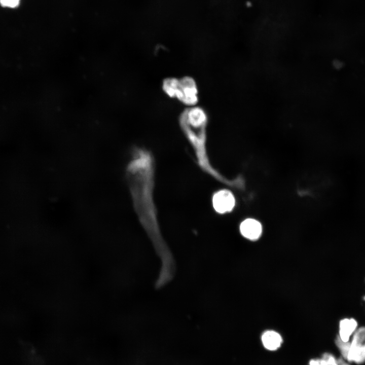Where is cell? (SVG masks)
Returning a JSON list of instances; mask_svg holds the SVG:
<instances>
[{"label": "cell", "mask_w": 365, "mask_h": 365, "mask_svg": "<svg viewBox=\"0 0 365 365\" xmlns=\"http://www.w3.org/2000/svg\"><path fill=\"white\" fill-rule=\"evenodd\" d=\"M212 203L216 211L224 213L232 210L235 204V200L230 191L223 190L214 195Z\"/></svg>", "instance_id": "3957f363"}, {"label": "cell", "mask_w": 365, "mask_h": 365, "mask_svg": "<svg viewBox=\"0 0 365 365\" xmlns=\"http://www.w3.org/2000/svg\"><path fill=\"white\" fill-rule=\"evenodd\" d=\"M365 341V326L359 328L354 334L350 343L352 346H359L364 344Z\"/></svg>", "instance_id": "ba28073f"}, {"label": "cell", "mask_w": 365, "mask_h": 365, "mask_svg": "<svg viewBox=\"0 0 365 365\" xmlns=\"http://www.w3.org/2000/svg\"><path fill=\"white\" fill-rule=\"evenodd\" d=\"M337 361L339 365H349L347 362H346L345 361H344V359L341 358L337 359Z\"/></svg>", "instance_id": "8fae6325"}, {"label": "cell", "mask_w": 365, "mask_h": 365, "mask_svg": "<svg viewBox=\"0 0 365 365\" xmlns=\"http://www.w3.org/2000/svg\"><path fill=\"white\" fill-rule=\"evenodd\" d=\"M261 341L264 348L270 351H275L279 348L283 342L281 335L272 330L264 332L261 336Z\"/></svg>", "instance_id": "5b68a950"}, {"label": "cell", "mask_w": 365, "mask_h": 365, "mask_svg": "<svg viewBox=\"0 0 365 365\" xmlns=\"http://www.w3.org/2000/svg\"><path fill=\"white\" fill-rule=\"evenodd\" d=\"M336 343L343 357L346 360L350 346V343L342 341L338 336L336 340Z\"/></svg>", "instance_id": "9c48e42d"}, {"label": "cell", "mask_w": 365, "mask_h": 365, "mask_svg": "<svg viewBox=\"0 0 365 365\" xmlns=\"http://www.w3.org/2000/svg\"><path fill=\"white\" fill-rule=\"evenodd\" d=\"M357 325L356 321L353 319L345 318L341 320L339 323V336L340 339L344 342H349L352 333Z\"/></svg>", "instance_id": "8992f818"}, {"label": "cell", "mask_w": 365, "mask_h": 365, "mask_svg": "<svg viewBox=\"0 0 365 365\" xmlns=\"http://www.w3.org/2000/svg\"><path fill=\"white\" fill-rule=\"evenodd\" d=\"M21 0H0V5L4 8L14 9L18 7Z\"/></svg>", "instance_id": "30bf717a"}, {"label": "cell", "mask_w": 365, "mask_h": 365, "mask_svg": "<svg viewBox=\"0 0 365 365\" xmlns=\"http://www.w3.org/2000/svg\"><path fill=\"white\" fill-rule=\"evenodd\" d=\"M309 365H339L337 359L332 354L329 353H324L321 358L311 359L309 363Z\"/></svg>", "instance_id": "52a82bcc"}, {"label": "cell", "mask_w": 365, "mask_h": 365, "mask_svg": "<svg viewBox=\"0 0 365 365\" xmlns=\"http://www.w3.org/2000/svg\"><path fill=\"white\" fill-rule=\"evenodd\" d=\"M162 89L168 96L176 98L187 105L194 106L198 102V88L192 77L166 78L162 82Z\"/></svg>", "instance_id": "6da1fadb"}, {"label": "cell", "mask_w": 365, "mask_h": 365, "mask_svg": "<svg viewBox=\"0 0 365 365\" xmlns=\"http://www.w3.org/2000/svg\"><path fill=\"white\" fill-rule=\"evenodd\" d=\"M207 118L202 108L192 106L181 113L179 121L189 137L194 141H199L204 138Z\"/></svg>", "instance_id": "7a4b0ae2"}, {"label": "cell", "mask_w": 365, "mask_h": 365, "mask_svg": "<svg viewBox=\"0 0 365 365\" xmlns=\"http://www.w3.org/2000/svg\"><path fill=\"white\" fill-rule=\"evenodd\" d=\"M364 345H365V343H364Z\"/></svg>", "instance_id": "7c38bea8"}, {"label": "cell", "mask_w": 365, "mask_h": 365, "mask_svg": "<svg viewBox=\"0 0 365 365\" xmlns=\"http://www.w3.org/2000/svg\"><path fill=\"white\" fill-rule=\"evenodd\" d=\"M240 230L241 234L250 240H256L261 235L262 228L261 223L253 218H247L240 224Z\"/></svg>", "instance_id": "277c9868"}]
</instances>
